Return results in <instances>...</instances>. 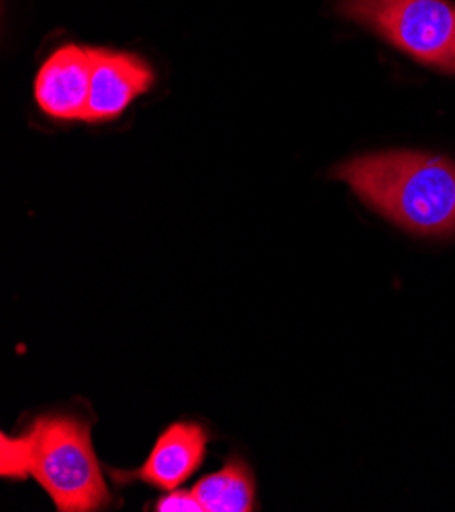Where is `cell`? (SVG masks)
Here are the masks:
<instances>
[{
  "label": "cell",
  "mask_w": 455,
  "mask_h": 512,
  "mask_svg": "<svg viewBox=\"0 0 455 512\" xmlns=\"http://www.w3.org/2000/svg\"><path fill=\"white\" fill-rule=\"evenodd\" d=\"M92 76L90 49L64 45L45 60L35 78L39 109L62 121L84 119Z\"/></svg>",
  "instance_id": "cell-5"
},
{
  "label": "cell",
  "mask_w": 455,
  "mask_h": 512,
  "mask_svg": "<svg viewBox=\"0 0 455 512\" xmlns=\"http://www.w3.org/2000/svg\"><path fill=\"white\" fill-rule=\"evenodd\" d=\"M372 211L421 237H455V162L423 151H382L333 170Z\"/></svg>",
  "instance_id": "cell-1"
},
{
  "label": "cell",
  "mask_w": 455,
  "mask_h": 512,
  "mask_svg": "<svg viewBox=\"0 0 455 512\" xmlns=\"http://www.w3.org/2000/svg\"><path fill=\"white\" fill-rule=\"evenodd\" d=\"M207 443L209 433L202 425L174 423L158 437L143 468L127 474L123 480H141L149 486L172 492L205 462Z\"/></svg>",
  "instance_id": "cell-6"
},
{
  "label": "cell",
  "mask_w": 455,
  "mask_h": 512,
  "mask_svg": "<svg viewBox=\"0 0 455 512\" xmlns=\"http://www.w3.org/2000/svg\"><path fill=\"white\" fill-rule=\"evenodd\" d=\"M158 512H202V506L192 490H172L156 504Z\"/></svg>",
  "instance_id": "cell-8"
},
{
  "label": "cell",
  "mask_w": 455,
  "mask_h": 512,
  "mask_svg": "<svg viewBox=\"0 0 455 512\" xmlns=\"http://www.w3.org/2000/svg\"><path fill=\"white\" fill-rule=\"evenodd\" d=\"M92 76L84 119L107 123L121 117L131 102L154 86V70L129 51L90 49Z\"/></svg>",
  "instance_id": "cell-4"
},
{
  "label": "cell",
  "mask_w": 455,
  "mask_h": 512,
  "mask_svg": "<svg viewBox=\"0 0 455 512\" xmlns=\"http://www.w3.org/2000/svg\"><path fill=\"white\" fill-rule=\"evenodd\" d=\"M205 512H251L256 508L254 474L241 459L196 482L192 488Z\"/></svg>",
  "instance_id": "cell-7"
},
{
  "label": "cell",
  "mask_w": 455,
  "mask_h": 512,
  "mask_svg": "<svg viewBox=\"0 0 455 512\" xmlns=\"http://www.w3.org/2000/svg\"><path fill=\"white\" fill-rule=\"evenodd\" d=\"M337 11L419 64L455 74V5L449 0H339Z\"/></svg>",
  "instance_id": "cell-3"
},
{
  "label": "cell",
  "mask_w": 455,
  "mask_h": 512,
  "mask_svg": "<svg viewBox=\"0 0 455 512\" xmlns=\"http://www.w3.org/2000/svg\"><path fill=\"white\" fill-rule=\"evenodd\" d=\"M27 472L60 512H92L109 506L90 425L74 415H43L23 433Z\"/></svg>",
  "instance_id": "cell-2"
}]
</instances>
